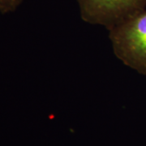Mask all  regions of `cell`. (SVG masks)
<instances>
[{"label":"cell","mask_w":146,"mask_h":146,"mask_svg":"<svg viewBox=\"0 0 146 146\" xmlns=\"http://www.w3.org/2000/svg\"><path fill=\"white\" fill-rule=\"evenodd\" d=\"M24 0H0V14L13 12L21 5Z\"/></svg>","instance_id":"3"},{"label":"cell","mask_w":146,"mask_h":146,"mask_svg":"<svg viewBox=\"0 0 146 146\" xmlns=\"http://www.w3.org/2000/svg\"><path fill=\"white\" fill-rule=\"evenodd\" d=\"M81 20L108 31L145 10L146 0H76Z\"/></svg>","instance_id":"2"},{"label":"cell","mask_w":146,"mask_h":146,"mask_svg":"<svg viewBox=\"0 0 146 146\" xmlns=\"http://www.w3.org/2000/svg\"><path fill=\"white\" fill-rule=\"evenodd\" d=\"M109 38L116 58L146 76V9L110 30Z\"/></svg>","instance_id":"1"}]
</instances>
